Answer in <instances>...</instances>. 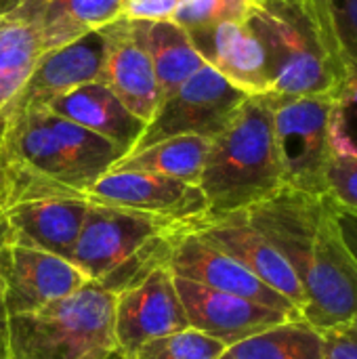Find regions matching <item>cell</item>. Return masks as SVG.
<instances>
[{"label": "cell", "instance_id": "cell-1", "mask_svg": "<svg viewBox=\"0 0 357 359\" xmlns=\"http://www.w3.org/2000/svg\"><path fill=\"white\" fill-rule=\"evenodd\" d=\"M244 212L299 278L305 294L301 318L309 326L324 332L356 318L357 259L341 233L337 202L328 194L284 185Z\"/></svg>", "mask_w": 357, "mask_h": 359}, {"label": "cell", "instance_id": "cell-2", "mask_svg": "<svg viewBox=\"0 0 357 359\" xmlns=\"http://www.w3.org/2000/svg\"><path fill=\"white\" fill-rule=\"evenodd\" d=\"M124 156L116 143L48 109L0 118V194L4 208L42 198H84Z\"/></svg>", "mask_w": 357, "mask_h": 359}, {"label": "cell", "instance_id": "cell-3", "mask_svg": "<svg viewBox=\"0 0 357 359\" xmlns=\"http://www.w3.org/2000/svg\"><path fill=\"white\" fill-rule=\"evenodd\" d=\"M248 25L261 40L271 95H337L347 67L324 0H255Z\"/></svg>", "mask_w": 357, "mask_h": 359}, {"label": "cell", "instance_id": "cell-4", "mask_svg": "<svg viewBox=\"0 0 357 359\" xmlns=\"http://www.w3.org/2000/svg\"><path fill=\"white\" fill-rule=\"evenodd\" d=\"M198 187L208 217L244 212L284 187L269 95L248 97L210 141Z\"/></svg>", "mask_w": 357, "mask_h": 359}, {"label": "cell", "instance_id": "cell-5", "mask_svg": "<svg viewBox=\"0 0 357 359\" xmlns=\"http://www.w3.org/2000/svg\"><path fill=\"white\" fill-rule=\"evenodd\" d=\"M116 294L95 282L36 311L8 316L6 359H118Z\"/></svg>", "mask_w": 357, "mask_h": 359}, {"label": "cell", "instance_id": "cell-6", "mask_svg": "<svg viewBox=\"0 0 357 359\" xmlns=\"http://www.w3.org/2000/svg\"><path fill=\"white\" fill-rule=\"evenodd\" d=\"M269 99L284 185L316 196L328 194L326 175L335 156V95L278 97L269 93Z\"/></svg>", "mask_w": 357, "mask_h": 359}, {"label": "cell", "instance_id": "cell-7", "mask_svg": "<svg viewBox=\"0 0 357 359\" xmlns=\"http://www.w3.org/2000/svg\"><path fill=\"white\" fill-rule=\"evenodd\" d=\"M183 225L194 223H177L128 208L88 202V210L69 261L88 282H99L147 244Z\"/></svg>", "mask_w": 357, "mask_h": 359}, {"label": "cell", "instance_id": "cell-8", "mask_svg": "<svg viewBox=\"0 0 357 359\" xmlns=\"http://www.w3.org/2000/svg\"><path fill=\"white\" fill-rule=\"evenodd\" d=\"M246 99V93L229 84L210 65H204L160 103L133 149L181 135L213 141L229 124Z\"/></svg>", "mask_w": 357, "mask_h": 359}, {"label": "cell", "instance_id": "cell-9", "mask_svg": "<svg viewBox=\"0 0 357 359\" xmlns=\"http://www.w3.org/2000/svg\"><path fill=\"white\" fill-rule=\"evenodd\" d=\"M88 284L67 259L19 244L2 231L0 238V299L6 316L36 311L69 297Z\"/></svg>", "mask_w": 357, "mask_h": 359}, {"label": "cell", "instance_id": "cell-10", "mask_svg": "<svg viewBox=\"0 0 357 359\" xmlns=\"http://www.w3.org/2000/svg\"><path fill=\"white\" fill-rule=\"evenodd\" d=\"M84 198L93 204L128 208L177 223L208 219V204L198 185L160 175L107 170L90 185Z\"/></svg>", "mask_w": 357, "mask_h": 359}, {"label": "cell", "instance_id": "cell-11", "mask_svg": "<svg viewBox=\"0 0 357 359\" xmlns=\"http://www.w3.org/2000/svg\"><path fill=\"white\" fill-rule=\"evenodd\" d=\"M185 328H189L187 316L168 269H158L135 288L116 294L114 341L118 359H130L145 343Z\"/></svg>", "mask_w": 357, "mask_h": 359}, {"label": "cell", "instance_id": "cell-12", "mask_svg": "<svg viewBox=\"0 0 357 359\" xmlns=\"http://www.w3.org/2000/svg\"><path fill=\"white\" fill-rule=\"evenodd\" d=\"M194 227H187L175 240V246L166 265V269L173 276L191 280L196 284L208 286L219 292L248 299L252 303L282 311L290 318H301V311L286 297H282L280 292L263 284L257 276H252L246 267H242L229 255H225L217 246L202 240L194 231Z\"/></svg>", "mask_w": 357, "mask_h": 359}, {"label": "cell", "instance_id": "cell-13", "mask_svg": "<svg viewBox=\"0 0 357 359\" xmlns=\"http://www.w3.org/2000/svg\"><path fill=\"white\" fill-rule=\"evenodd\" d=\"M194 231L217 246L242 267H246L252 276H257L263 284L286 297L299 311H303L305 294L299 278L286 259L267 242V238L248 221L246 212H231L223 217H208L200 221Z\"/></svg>", "mask_w": 357, "mask_h": 359}, {"label": "cell", "instance_id": "cell-14", "mask_svg": "<svg viewBox=\"0 0 357 359\" xmlns=\"http://www.w3.org/2000/svg\"><path fill=\"white\" fill-rule=\"evenodd\" d=\"M173 278L189 328L223 343L225 347H231L286 320H297L248 299L219 292L185 278Z\"/></svg>", "mask_w": 357, "mask_h": 359}, {"label": "cell", "instance_id": "cell-15", "mask_svg": "<svg viewBox=\"0 0 357 359\" xmlns=\"http://www.w3.org/2000/svg\"><path fill=\"white\" fill-rule=\"evenodd\" d=\"M105 40L99 80L139 120L149 124L162 103V90L149 55L135 38L130 23L120 19L101 29Z\"/></svg>", "mask_w": 357, "mask_h": 359}, {"label": "cell", "instance_id": "cell-16", "mask_svg": "<svg viewBox=\"0 0 357 359\" xmlns=\"http://www.w3.org/2000/svg\"><path fill=\"white\" fill-rule=\"evenodd\" d=\"M187 34L206 65L219 72L229 84L248 97L271 93L267 55L248 21H225Z\"/></svg>", "mask_w": 357, "mask_h": 359}, {"label": "cell", "instance_id": "cell-17", "mask_svg": "<svg viewBox=\"0 0 357 359\" xmlns=\"http://www.w3.org/2000/svg\"><path fill=\"white\" fill-rule=\"evenodd\" d=\"M105 40L101 29L93 32L63 48L44 53L27 84L6 111H25V109H46L61 95L97 82L103 63Z\"/></svg>", "mask_w": 357, "mask_h": 359}, {"label": "cell", "instance_id": "cell-18", "mask_svg": "<svg viewBox=\"0 0 357 359\" xmlns=\"http://www.w3.org/2000/svg\"><path fill=\"white\" fill-rule=\"evenodd\" d=\"M88 210L86 198H42L4 208L6 238L72 259Z\"/></svg>", "mask_w": 357, "mask_h": 359}, {"label": "cell", "instance_id": "cell-19", "mask_svg": "<svg viewBox=\"0 0 357 359\" xmlns=\"http://www.w3.org/2000/svg\"><path fill=\"white\" fill-rule=\"evenodd\" d=\"M42 55L36 0L0 2V118L15 103Z\"/></svg>", "mask_w": 357, "mask_h": 359}, {"label": "cell", "instance_id": "cell-20", "mask_svg": "<svg viewBox=\"0 0 357 359\" xmlns=\"http://www.w3.org/2000/svg\"><path fill=\"white\" fill-rule=\"evenodd\" d=\"M46 109L116 143L124 149V156L139 143L147 126L101 82L78 86L55 99Z\"/></svg>", "mask_w": 357, "mask_h": 359}, {"label": "cell", "instance_id": "cell-21", "mask_svg": "<svg viewBox=\"0 0 357 359\" xmlns=\"http://www.w3.org/2000/svg\"><path fill=\"white\" fill-rule=\"evenodd\" d=\"M135 38L151 59L162 101L200 72L206 61L196 50L189 34L175 21H128Z\"/></svg>", "mask_w": 357, "mask_h": 359}, {"label": "cell", "instance_id": "cell-22", "mask_svg": "<svg viewBox=\"0 0 357 359\" xmlns=\"http://www.w3.org/2000/svg\"><path fill=\"white\" fill-rule=\"evenodd\" d=\"M42 53L63 48L122 19V0H36Z\"/></svg>", "mask_w": 357, "mask_h": 359}, {"label": "cell", "instance_id": "cell-23", "mask_svg": "<svg viewBox=\"0 0 357 359\" xmlns=\"http://www.w3.org/2000/svg\"><path fill=\"white\" fill-rule=\"evenodd\" d=\"M210 141L204 137L181 135L156 141L122 156L112 170L147 172L198 185Z\"/></svg>", "mask_w": 357, "mask_h": 359}, {"label": "cell", "instance_id": "cell-24", "mask_svg": "<svg viewBox=\"0 0 357 359\" xmlns=\"http://www.w3.org/2000/svg\"><path fill=\"white\" fill-rule=\"evenodd\" d=\"M219 359H322V334L303 318L286 320L227 347Z\"/></svg>", "mask_w": 357, "mask_h": 359}, {"label": "cell", "instance_id": "cell-25", "mask_svg": "<svg viewBox=\"0 0 357 359\" xmlns=\"http://www.w3.org/2000/svg\"><path fill=\"white\" fill-rule=\"evenodd\" d=\"M225 349L223 343L185 328L145 343L130 359H219Z\"/></svg>", "mask_w": 357, "mask_h": 359}, {"label": "cell", "instance_id": "cell-26", "mask_svg": "<svg viewBox=\"0 0 357 359\" xmlns=\"http://www.w3.org/2000/svg\"><path fill=\"white\" fill-rule=\"evenodd\" d=\"M255 0H179L173 21L185 32L213 27L225 21L246 23Z\"/></svg>", "mask_w": 357, "mask_h": 359}, {"label": "cell", "instance_id": "cell-27", "mask_svg": "<svg viewBox=\"0 0 357 359\" xmlns=\"http://www.w3.org/2000/svg\"><path fill=\"white\" fill-rule=\"evenodd\" d=\"M332 145L335 151L357 156V74L347 76L345 84L335 95Z\"/></svg>", "mask_w": 357, "mask_h": 359}, {"label": "cell", "instance_id": "cell-28", "mask_svg": "<svg viewBox=\"0 0 357 359\" xmlns=\"http://www.w3.org/2000/svg\"><path fill=\"white\" fill-rule=\"evenodd\" d=\"M324 2L347 67V76L357 74V0H324Z\"/></svg>", "mask_w": 357, "mask_h": 359}, {"label": "cell", "instance_id": "cell-29", "mask_svg": "<svg viewBox=\"0 0 357 359\" xmlns=\"http://www.w3.org/2000/svg\"><path fill=\"white\" fill-rule=\"evenodd\" d=\"M328 196L343 208L357 210V156L335 151L326 175Z\"/></svg>", "mask_w": 357, "mask_h": 359}, {"label": "cell", "instance_id": "cell-30", "mask_svg": "<svg viewBox=\"0 0 357 359\" xmlns=\"http://www.w3.org/2000/svg\"><path fill=\"white\" fill-rule=\"evenodd\" d=\"M322 334V359H357V316Z\"/></svg>", "mask_w": 357, "mask_h": 359}, {"label": "cell", "instance_id": "cell-31", "mask_svg": "<svg viewBox=\"0 0 357 359\" xmlns=\"http://www.w3.org/2000/svg\"><path fill=\"white\" fill-rule=\"evenodd\" d=\"M179 0H122L126 21H173Z\"/></svg>", "mask_w": 357, "mask_h": 359}, {"label": "cell", "instance_id": "cell-32", "mask_svg": "<svg viewBox=\"0 0 357 359\" xmlns=\"http://www.w3.org/2000/svg\"><path fill=\"white\" fill-rule=\"evenodd\" d=\"M337 221H339L341 233H343L349 250L357 259V210H349V208H343L337 204Z\"/></svg>", "mask_w": 357, "mask_h": 359}, {"label": "cell", "instance_id": "cell-33", "mask_svg": "<svg viewBox=\"0 0 357 359\" xmlns=\"http://www.w3.org/2000/svg\"><path fill=\"white\" fill-rule=\"evenodd\" d=\"M2 231H4V219L0 223V238H2ZM6 322H8V316L2 307V299H0V359H6Z\"/></svg>", "mask_w": 357, "mask_h": 359}]
</instances>
